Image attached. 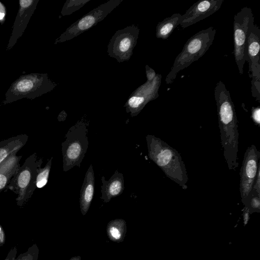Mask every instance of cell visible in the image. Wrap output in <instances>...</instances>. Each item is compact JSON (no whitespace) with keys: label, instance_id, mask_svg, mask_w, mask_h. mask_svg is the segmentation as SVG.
<instances>
[{"label":"cell","instance_id":"cell-1","mask_svg":"<svg viewBox=\"0 0 260 260\" xmlns=\"http://www.w3.org/2000/svg\"><path fill=\"white\" fill-rule=\"evenodd\" d=\"M214 97L223 157L229 169L235 171L238 167V121L230 92L221 81L216 84Z\"/></svg>","mask_w":260,"mask_h":260},{"label":"cell","instance_id":"cell-2","mask_svg":"<svg viewBox=\"0 0 260 260\" xmlns=\"http://www.w3.org/2000/svg\"><path fill=\"white\" fill-rule=\"evenodd\" d=\"M146 140L149 158L157 165L167 177L186 189L188 178L185 164L179 153L154 135H147Z\"/></svg>","mask_w":260,"mask_h":260},{"label":"cell","instance_id":"cell-3","mask_svg":"<svg viewBox=\"0 0 260 260\" xmlns=\"http://www.w3.org/2000/svg\"><path fill=\"white\" fill-rule=\"evenodd\" d=\"M216 32V29L211 26L198 32L186 41L167 75V84L172 83L181 70L188 67L205 54L212 45Z\"/></svg>","mask_w":260,"mask_h":260},{"label":"cell","instance_id":"cell-4","mask_svg":"<svg viewBox=\"0 0 260 260\" xmlns=\"http://www.w3.org/2000/svg\"><path fill=\"white\" fill-rule=\"evenodd\" d=\"M88 124L81 120L67 132L66 139L61 144L64 172L75 166L80 167L88 146Z\"/></svg>","mask_w":260,"mask_h":260},{"label":"cell","instance_id":"cell-5","mask_svg":"<svg viewBox=\"0 0 260 260\" xmlns=\"http://www.w3.org/2000/svg\"><path fill=\"white\" fill-rule=\"evenodd\" d=\"M42 162V158L38 159L37 153H34L25 159L11 179L8 189L17 195L15 200L18 206H23L37 188V171Z\"/></svg>","mask_w":260,"mask_h":260},{"label":"cell","instance_id":"cell-6","mask_svg":"<svg viewBox=\"0 0 260 260\" xmlns=\"http://www.w3.org/2000/svg\"><path fill=\"white\" fill-rule=\"evenodd\" d=\"M260 28L253 22L247 38L245 53L249 64V75L251 78L252 95L260 102Z\"/></svg>","mask_w":260,"mask_h":260},{"label":"cell","instance_id":"cell-7","mask_svg":"<svg viewBox=\"0 0 260 260\" xmlns=\"http://www.w3.org/2000/svg\"><path fill=\"white\" fill-rule=\"evenodd\" d=\"M254 22V16L251 8H242L235 16L233 22L234 54L240 75L243 73L246 62L245 46L249 30Z\"/></svg>","mask_w":260,"mask_h":260},{"label":"cell","instance_id":"cell-8","mask_svg":"<svg viewBox=\"0 0 260 260\" xmlns=\"http://www.w3.org/2000/svg\"><path fill=\"white\" fill-rule=\"evenodd\" d=\"M260 152L253 144L249 146L244 155L240 169V193L243 203L246 205L256 177Z\"/></svg>","mask_w":260,"mask_h":260},{"label":"cell","instance_id":"cell-9","mask_svg":"<svg viewBox=\"0 0 260 260\" xmlns=\"http://www.w3.org/2000/svg\"><path fill=\"white\" fill-rule=\"evenodd\" d=\"M223 0H200L193 4L183 14L180 25L185 28L208 17L217 11Z\"/></svg>","mask_w":260,"mask_h":260},{"label":"cell","instance_id":"cell-10","mask_svg":"<svg viewBox=\"0 0 260 260\" xmlns=\"http://www.w3.org/2000/svg\"><path fill=\"white\" fill-rule=\"evenodd\" d=\"M101 180V199L104 202H109L112 198L120 196L124 189L123 175L117 170L115 171L109 180L106 181L104 176L102 177Z\"/></svg>","mask_w":260,"mask_h":260},{"label":"cell","instance_id":"cell-11","mask_svg":"<svg viewBox=\"0 0 260 260\" xmlns=\"http://www.w3.org/2000/svg\"><path fill=\"white\" fill-rule=\"evenodd\" d=\"M95 186V179L92 165L88 168L80 190V205L83 215L88 211L92 200Z\"/></svg>","mask_w":260,"mask_h":260},{"label":"cell","instance_id":"cell-12","mask_svg":"<svg viewBox=\"0 0 260 260\" xmlns=\"http://www.w3.org/2000/svg\"><path fill=\"white\" fill-rule=\"evenodd\" d=\"M15 152L0 165V193L8 189L11 179L20 167L22 155Z\"/></svg>","mask_w":260,"mask_h":260},{"label":"cell","instance_id":"cell-13","mask_svg":"<svg viewBox=\"0 0 260 260\" xmlns=\"http://www.w3.org/2000/svg\"><path fill=\"white\" fill-rule=\"evenodd\" d=\"M28 136L20 134L0 141V165L26 143Z\"/></svg>","mask_w":260,"mask_h":260},{"label":"cell","instance_id":"cell-14","mask_svg":"<svg viewBox=\"0 0 260 260\" xmlns=\"http://www.w3.org/2000/svg\"><path fill=\"white\" fill-rule=\"evenodd\" d=\"M181 18V14L175 13L159 22L156 27V37L164 40L167 39L176 27L180 25Z\"/></svg>","mask_w":260,"mask_h":260},{"label":"cell","instance_id":"cell-15","mask_svg":"<svg viewBox=\"0 0 260 260\" xmlns=\"http://www.w3.org/2000/svg\"><path fill=\"white\" fill-rule=\"evenodd\" d=\"M37 83L35 77H25L16 82L14 89L18 93H27L35 89Z\"/></svg>","mask_w":260,"mask_h":260},{"label":"cell","instance_id":"cell-16","mask_svg":"<svg viewBox=\"0 0 260 260\" xmlns=\"http://www.w3.org/2000/svg\"><path fill=\"white\" fill-rule=\"evenodd\" d=\"M52 159L53 157H51L48 160L44 167L41 168V166H40L38 168L36 181L37 188H43L47 184L51 170Z\"/></svg>","mask_w":260,"mask_h":260},{"label":"cell","instance_id":"cell-17","mask_svg":"<svg viewBox=\"0 0 260 260\" xmlns=\"http://www.w3.org/2000/svg\"><path fill=\"white\" fill-rule=\"evenodd\" d=\"M39 250L36 244L29 247L27 250L20 254L15 260H38Z\"/></svg>","mask_w":260,"mask_h":260},{"label":"cell","instance_id":"cell-18","mask_svg":"<svg viewBox=\"0 0 260 260\" xmlns=\"http://www.w3.org/2000/svg\"><path fill=\"white\" fill-rule=\"evenodd\" d=\"M95 18L92 16H87L82 18L78 23V27L81 30L90 27L95 22Z\"/></svg>","mask_w":260,"mask_h":260},{"label":"cell","instance_id":"cell-19","mask_svg":"<svg viewBox=\"0 0 260 260\" xmlns=\"http://www.w3.org/2000/svg\"><path fill=\"white\" fill-rule=\"evenodd\" d=\"M251 118L255 124L258 126L260 124V108L259 107H253L251 109Z\"/></svg>","mask_w":260,"mask_h":260},{"label":"cell","instance_id":"cell-20","mask_svg":"<svg viewBox=\"0 0 260 260\" xmlns=\"http://www.w3.org/2000/svg\"><path fill=\"white\" fill-rule=\"evenodd\" d=\"M258 196L260 197V164H259L256 179L252 189Z\"/></svg>","mask_w":260,"mask_h":260},{"label":"cell","instance_id":"cell-21","mask_svg":"<svg viewBox=\"0 0 260 260\" xmlns=\"http://www.w3.org/2000/svg\"><path fill=\"white\" fill-rule=\"evenodd\" d=\"M131 45V41L127 38L122 40L119 44V49L122 52H126L128 50Z\"/></svg>","mask_w":260,"mask_h":260},{"label":"cell","instance_id":"cell-22","mask_svg":"<svg viewBox=\"0 0 260 260\" xmlns=\"http://www.w3.org/2000/svg\"><path fill=\"white\" fill-rule=\"evenodd\" d=\"M17 249L16 247L11 248L4 260H15L16 257Z\"/></svg>","mask_w":260,"mask_h":260},{"label":"cell","instance_id":"cell-23","mask_svg":"<svg viewBox=\"0 0 260 260\" xmlns=\"http://www.w3.org/2000/svg\"><path fill=\"white\" fill-rule=\"evenodd\" d=\"M146 73L148 82L149 83L152 82L156 76L154 71L151 68L147 66Z\"/></svg>","mask_w":260,"mask_h":260},{"label":"cell","instance_id":"cell-24","mask_svg":"<svg viewBox=\"0 0 260 260\" xmlns=\"http://www.w3.org/2000/svg\"><path fill=\"white\" fill-rule=\"evenodd\" d=\"M110 233L111 236L114 239L118 240L120 239L121 234L119 230L116 227L112 226L110 229Z\"/></svg>","mask_w":260,"mask_h":260},{"label":"cell","instance_id":"cell-25","mask_svg":"<svg viewBox=\"0 0 260 260\" xmlns=\"http://www.w3.org/2000/svg\"><path fill=\"white\" fill-rule=\"evenodd\" d=\"M6 241V235L5 231L0 224V247H2L5 243Z\"/></svg>","mask_w":260,"mask_h":260},{"label":"cell","instance_id":"cell-26","mask_svg":"<svg viewBox=\"0 0 260 260\" xmlns=\"http://www.w3.org/2000/svg\"><path fill=\"white\" fill-rule=\"evenodd\" d=\"M32 1H20V6L21 8H26L30 6Z\"/></svg>","mask_w":260,"mask_h":260},{"label":"cell","instance_id":"cell-27","mask_svg":"<svg viewBox=\"0 0 260 260\" xmlns=\"http://www.w3.org/2000/svg\"><path fill=\"white\" fill-rule=\"evenodd\" d=\"M6 14L5 9L3 5L0 2V21L3 20Z\"/></svg>","mask_w":260,"mask_h":260},{"label":"cell","instance_id":"cell-28","mask_svg":"<svg viewBox=\"0 0 260 260\" xmlns=\"http://www.w3.org/2000/svg\"><path fill=\"white\" fill-rule=\"evenodd\" d=\"M66 114L63 115L62 114V112H61L58 117V120L59 121H64L66 119Z\"/></svg>","mask_w":260,"mask_h":260}]
</instances>
